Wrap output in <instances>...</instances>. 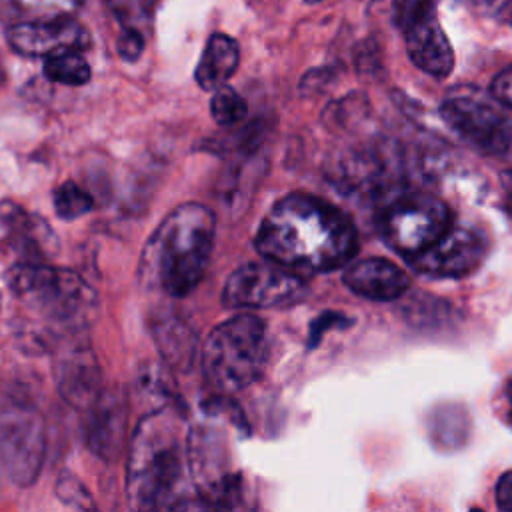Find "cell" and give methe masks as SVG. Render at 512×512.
Here are the masks:
<instances>
[{
	"label": "cell",
	"instance_id": "1",
	"mask_svg": "<svg viewBox=\"0 0 512 512\" xmlns=\"http://www.w3.org/2000/svg\"><path fill=\"white\" fill-rule=\"evenodd\" d=\"M256 250L294 272H330L358 252L352 220L322 198L288 194L262 218Z\"/></svg>",
	"mask_w": 512,
	"mask_h": 512
},
{
	"label": "cell",
	"instance_id": "2",
	"mask_svg": "<svg viewBox=\"0 0 512 512\" xmlns=\"http://www.w3.org/2000/svg\"><path fill=\"white\" fill-rule=\"evenodd\" d=\"M182 420L160 408L144 416L130 440L126 494L136 510L194 508L188 502L192 486L188 466V432Z\"/></svg>",
	"mask_w": 512,
	"mask_h": 512
},
{
	"label": "cell",
	"instance_id": "3",
	"mask_svg": "<svg viewBox=\"0 0 512 512\" xmlns=\"http://www.w3.org/2000/svg\"><path fill=\"white\" fill-rule=\"evenodd\" d=\"M214 216L196 202L170 212L150 236L138 266V280L172 298L190 294L202 280L214 248Z\"/></svg>",
	"mask_w": 512,
	"mask_h": 512
},
{
	"label": "cell",
	"instance_id": "4",
	"mask_svg": "<svg viewBox=\"0 0 512 512\" xmlns=\"http://www.w3.org/2000/svg\"><path fill=\"white\" fill-rule=\"evenodd\" d=\"M266 358V326L250 314H238L216 326L200 350L208 384L224 394L254 384L264 370Z\"/></svg>",
	"mask_w": 512,
	"mask_h": 512
},
{
	"label": "cell",
	"instance_id": "5",
	"mask_svg": "<svg viewBox=\"0 0 512 512\" xmlns=\"http://www.w3.org/2000/svg\"><path fill=\"white\" fill-rule=\"evenodd\" d=\"M12 292L70 330L84 328L98 308L94 290L76 274L42 262H20L10 274Z\"/></svg>",
	"mask_w": 512,
	"mask_h": 512
},
{
	"label": "cell",
	"instance_id": "6",
	"mask_svg": "<svg viewBox=\"0 0 512 512\" xmlns=\"http://www.w3.org/2000/svg\"><path fill=\"white\" fill-rule=\"evenodd\" d=\"M188 466L202 508H236L244 500V478L232 466L220 430L194 426L188 432Z\"/></svg>",
	"mask_w": 512,
	"mask_h": 512
},
{
	"label": "cell",
	"instance_id": "7",
	"mask_svg": "<svg viewBox=\"0 0 512 512\" xmlns=\"http://www.w3.org/2000/svg\"><path fill=\"white\" fill-rule=\"evenodd\" d=\"M452 224V210L442 198L404 192L384 208L380 230L388 246L408 260L432 246Z\"/></svg>",
	"mask_w": 512,
	"mask_h": 512
},
{
	"label": "cell",
	"instance_id": "8",
	"mask_svg": "<svg viewBox=\"0 0 512 512\" xmlns=\"http://www.w3.org/2000/svg\"><path fill=\"white\" fill-rule=\"evenodd\" d=\"M44 420L34 402L20 396L0 400V462L18 486L36 480L44 460Z\"/></svg>",
	"mask_w": 512,
	"mask_h": 512
},
{
	"label": "cell",
	"instance_id": "9",
	"mask_svg": "<svg viewBox=\"0 0 512 512\" xmlns=\"http://www.w3.org/2000/svg\"><path fill=\"white\" fill-rule=\"evenodd\" d=\"M440 114L448 126L480 154L492 158L512 156V118L482 96L466 90L454 92L442 102Z\"/></svg>",
	"mask_w": 512,
	"mask_h": 512
},
{
	"label": "cell",
	"instance_id": "10",
	"mask_svg": "<svg viewBox=\"0 0 512 512\" xmlns=\"http://www.w3.org/2000/svg\"><path fill=\"white\" fill-rule=\"evenodd\" d=\"M308 292L302 276L274 262H248L236 268L222 290L228 308H274L300 302Z\"/></svg>",
	"mask_w": 512,
	"mask_h": 512
},
{
	"label": "cell",
	"instance_id": "11",
	"mask_svg": "<svg viewBox=\"0 0 512 512\" xmlns=\"http://www.w3.org/2000/svg\"><path fill=\"white\" fill-rule=\"evenodd\" d=\"M398 22L410 60L434 78H446L454 68V50L444 34L432 0H400Z\"/></svg>",
	"mask_w": 512,
	"mask_h": 512
},
{
	"label": "cell",
	"instance_id": "12",
	"mask_svg": "<svg viewBox=\"0 0 512 512\" xmlns=\"http://www.w3.org/2000/svg\"><path fill=\"white\" fill-rule=\"evenodd\" d=\"M488 254V238L472 226L452 224L432 246L408 258L412 268L432 278L472 274Z\"/></svg>",
	"mask_w": 512,
	"mask_h": 512
},
{
	"label": "cell",
	"instance_id": "13",
	"mask_svg": "<svg viewBox=\"0 0 512 512\" xmlns=\"http://www.w3.org/2000/svg\"><path fill=\"white\" fill-rule=\"evenodd\" d=\"M8 44L22 56L46 58L62 50L82 52L90 44V34L80 22L64 14L12 26L8 30Z\"/></svg>",
	"mask_w": 512,
	"mask_h": 512
},
{
	"label": "cell",
	"instance_id": "14",
	"mask_svg": "<svg viewBox=\"0 0 512 512\" xmlns=\"http://www.w3.org/2000/svg\"><path fill=\"white\" fill-rule=\"evenodd\" d=\"M54 380L60 396L78 410H88L104 392L100 364L86 344H68L58 352Z\"/></svg>",
	"mask_w": 512,
	"mask_h": 512
},
{
	"label": "cell",
	"instance_id": "15",
	"mask_svg": "<svg viewBox=\"0 0 512 512\" xmlns=\"http://www.w3.org/2000/svg\"><path fill=\"white\" fill-rule=\"evenodd\" d=\"M342 282L358 296L368 300H396L410 288V276L392 260L386 258H362L352 262Z\"/></svg>",
	"mask_w": 512,
	"mask_h": 512
},
{
	"label": "cell",
	"instance_id": "16",
	"mask_svg": "<svg viewBox=\"0 0 512 512\" xmlns=\"http://www.w3.org/2000/svg\"><path fill=\"white\" fill-rule=\"evenodd\" d=\"M86 444L100 458H114L124 432L126 410L124 400L114 392H102V396L86 410Z\"/></svg>",
	"mask_w": 512,
	"mask_h": 512
},
{
	"label": "cell",
	"instance_id": "17",
	"mask_svg": "<svg viewBox=\"0 0 512 512\" xmlns=\"http://www.w3.org/2000/svg\"><path fill=\"white\" fill-rule=\"evenodd\" d=\"M2 216L10 230V240L24 256H28L24 262H40L58 248L56 238L44 220L22 212L18 206H4Z\"/></svg>",
	"mask_w": 512,
	"mask_h": 512
},
{
	"label": "cell",
	"instance_id": "18",
	"mask_svg": "<svg viewBox=\"0 0 512 512\" xmlns=\"http://www.w3.org/2000/svg\"><path fill=\"white\" fill-rule=\"evenodd\" d=\"M240 64V48L228 34H212L198 60L194 78L200 88L216 90L228 82Z\"/></svg>",
	"mask_w": 512,
	"mask_h": 512
},
{
	"label": "cell",
	"instance_id": "19",
	"mask_svg": "<svg viewBox=\"0 0 512 512\" xmlns=\"http://www.w3.org/2000/svg\"><path fill=\"white\" fill-rule=\"evenodd\" d=\"M154 342L170 366L188 370L196 358V334L190 326L176 318L164 316L154 322Z\"/></svg>",
	"mask_w": 512,
	"mask_h": 512
},
{
	"label": "cell",
	"instance_id": "20",
	"mask_svg": "<svg viewBox=\"0 0 512 512\" xmlns=\"http://www.w3.org/2000/svg\"><path fill=\"white\" fill-rule=\"evenodd\" d=\"M44 74L58 84L82 86L90 80V66L80 50H62L44 58Z\"/></svg>",
	"mask_w": 512,
	"mask_h": 512
},
{
	"label": "cell",
	"instance_id": "21",
	"mask_svg": "<svg viewBox=\"0 0 512 512\" xmlns=\"http://www.w3.org/2000/svg\"><path fill=\"white\" fill-rule=\"evenodd\" d=\"M106 4L122 28L144 32V28L152 22L158 0H106Z\"/></svg>",
	"mask_w": 512,
	"mask_h": 512
},
{
	"label": "cell",
	"instance_id": "22",
	"mask_svg": "<svg viewBox=\"0 0 512 512\" xmlns=\"http://www.w3.org/2000/svg\"><path fill=\"white\" fill-rule=\"evenodd\" d=\"M92 208L90 194L76 182L68 180L54 190V210L62 220H74Z\"/></svg>",
	"mask_w": 512,
	"mask_h": 512
},
{
	"label": "cell",
	"instance_id": "23",
	"mask_svg": "<svg viewBox=\"0 0 512 512\" xmlns=\"http://www.w3.org/2000/svg\"><path fill=\"white\" fill-rule=\"evenodd\" d=\"M210 114L220 126H234L246 116V102L234 88L224 84L214 90L210 100Z\"/></svg>",
	"mask_w": 512,
	"mask_h": 512
},
{
	"label": "cell",
	"instance_id": "24",
	"mask_svg": "<svg viewBox=\"0 0 512 512\" xmlns=\"http://www.w3.org/2000/svg\"><path fill=\"white\" fill-rule=\"evenodd\" d=\"M56 494L62 502H66L68 506H74V508H88L90 506V498L88 494L84 492V488L80 486V482L70 476V474H62L58 478V484H56Z\"/></svg>",
	"mask_w": 512,
	"mask_h": 512
},
{
	"label": "cell",
	"instance_id": "25",
	"mask_svg": "<svg viewBox=\"0 0 512 512\" xmlns=\"http://www.w3.org/2000/svg\"><path fill=\"white\" fill-rule=\"evenodd\" d=\"M142 52H144V32L134 28H122V34L118 36V54L124 60L134 62L142 56Z\"/></svg>",
	"mask_w": 512,
	"mask_h": 512
},
{
	"label": "cell",
	"instance_id": "26",
	"mask_svg": "<svg viewBox=\"0 0 512 512\" xmlns=\"http://www.w3.org/2000/svg\"><path fill=\"white\" fill-rule=\"evenodd\" d=\"M350 320L338 312H324L322 316H318L312 326H310V340H308V346H316L318 340L322 338V334L328 330V328H336V326H348Z\"/></svg>",
	"mask_w": 512,
	"mask_h": 512
},
{
	"label": "cell",
	"instance_id": "27",
	"mask_svg": "<svg viewBox=\"0 0 512 512\" xmlns=\"http://www.w3.org/2000/svg\"><path fill=\"white\" fill-rule=\"evenodd\" d=\"M490 92L496 102L512 108V64L496 74L490 84Z\"/></svg>",
	"mask_w": 512,
	"mask_h": 512
},
{
	"label": "cell",
	"instance_id": "28",
	"mask_svg": "<svg viewBox=\"0 0 512 512\" xmlns=\"http://www.w3.org/2000/svg\"><path fill=\"white\" fill-rule=\"evenodd\" d=\"M74 2L76 0H20L22 6H26L28 10H38L46 18L68 14Z\"/></svg>",
	"mask_w": 512,
	"mask_h": 512
},
{
	"label": "cell",
	"instance_id": "29",
	"mask_svg": "<svg viewBox=\"0 0 512 512\" xmlns=\"http://www.w3.org/2000/svg\"><path fill=\"white\" fill-rule=\"evenodd\" d=\"M496 506L504 512H512V470L504 472L496 482Z\"/></svg>",
	"mask_w": 512,
	"mask_h": 512
},
{
	"label": "cell",
	"instance_id": "30",
	"mask_svg": "<svg viewBox=\"0 0 512 512\" xmlns=\"http://www.w3.org/2000/svg\"><path fill=\"white\" fill-rule=\"evenodd\" d=\"M478 10L498 16V18H512V0H470Z\"/></svg>",
	"mask_w": 512,
	"mask_h": 512
},
{
	"label": "cell",
	"instance_id": "31",
	"mask_svg": "<svg viewBox=\"0 0 512 512\" xmlns=\"http://www.w3.org/2000/svg\"><path fill=\"white\" fill-rule=\"evenodd\" d=\"M502 186H504V196H506V208L512 214V170L504 172L502 176Z\"/></svg>",
	"mask_w": 512,
	"mask_h": 512
},
{
	"label": "cell",
	"instance_id": "32",
	"mask_svg": "<svg viewBox=\"0 0 512 512\" xmlns=\"http://www.w3.org/2000/svg\"><path fill=\"white\" fill-rule=\"evenodd\" d=\"M506 400H508V404H510V422H512V378H510L508 384H506Z\"/></svg>",
	"mask_w": 512,
	"mask_h": 512
},
{
	"label": "cell",
	"instance_id": "33",
	"mask_svg": "<svg viewBox=\"0 0 512 512\" xmlns=\"http://www.w3.org/2000/svg\"><path fill=\"white\" fill-rule=\"evenodd\" d=\"M304 2H308V4H320V2H324V0H304Z\"/></svg>",
	"mask_w": 512,
	"mask_h": 512
},
{
	"label": "cell",
	"instance_id": "34",
	"mask_svg": "<svg viewBox=\"0 0 512 512\" xmlns=\"http://www.w3.org/2000/svg\"><path fill=\"white\" fill-rule=\"evenodd\" d=\"M2 80H4V72H2V68H0V84H2Z\"/></svg>",
	"mask_w": 512,
	"mask_h": 512
},
{
	"label": "cell",
	"instance_id": "35",
	"mask_svg": "<svg viewBox=\"0 0 512 512\" xmlns=\"http://www.w3.org/2000/svg\"><path fill=\"white\" fill-rule=\"evenodd\" d=\"M0 306H2V298H0Z\"/></svg>",
	"mask_w": 512,
	"mask_h": 512
}]
</instances>
